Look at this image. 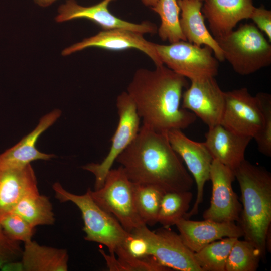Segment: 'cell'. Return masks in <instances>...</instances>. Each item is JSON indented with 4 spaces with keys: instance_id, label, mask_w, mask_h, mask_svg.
Returning a JSON list of instances; mask_svg holds the SVG:
<instances>
[{
    "instance_id": "obj_1",
    "label": "cell",
    "mask_w": 271,
    "mask_h": 271,
    "mask_svg": "<svg viewBox=\"0 0 271 271\" xmlns=\"http://www.w3.org/2000/svg\"><path fill=\"white\" fill-rule=\"evenodd\" d=\"M188 87L186 78L162 65L153 70L137 69L126 92L143 124L166 133L185 129L196 119L194 113L181 106L183 91Z\"/></svg>"
},
{
    "instance_id": "obj_2",
    "label": "cell",
    "mask_w": 271,
    "mask_h": 271,
    "mask_svg": "<svg viewBox=\"0 0 271 271\" xmlns=\"http://www.w3.org/2000/svg\"><path fill=\"white\" fill-rule=\"evenodd\" d=\"M116 161L133 183L155 186L165 193L190 191L193 185V178L166 133L143 124Z\"/></svg>"
},
{
    "instance_id": "obj_3",
    "label": "cell",
    "mask_w": 271,
    "mask_h": 271,
    "mask_svg": "<svg viewBox=\"0 0 271 271\" xmlns=\"http://www.w3.org/2000/svg\"><path fill=\"white\" fill-rule=\"evenodd\" d=\"M240 187L242 206L238 221L244 240L266 256L271 224V174L245 159L234 171Z\"/></svg>"
},
{
    "instance_id": "obj_4",
    "label": "cell",
    "mask_w": 271,
    "mask_h": 271,
    "mask_svg": "<svg viewBox=\"0 0 271 271\" xmlns=\"http://www.w3.org/2000/svg\"><path fill=\"white\" fill-rule=\"evenodd\" d=\"M55 198L61 202H71L80 210L84 222L83 230L86 241L105 246L110 255L124 245L131 236L112 215L99 206L91 197L88 190L83 195L73 194L59 183L52 186Z\"/></svg>"
},
{
    "instance_id": "obj_5",
    "label": "cell",
    "mask_w": 271,
    "mask_h": 271,
    "mask_svg": "<svg viewBox=\"0 0 271 271\" xmlns=\"http://www.w3.org/2000/svg\"><path fill=\"white\" fill-rule=\"evenodd\" d=\"M224 60L241 75H247L271 64V45L253 24H241L221 36L214 37Z\"/></svg>"
},
{
    "instance_id": "obj_6",
    "label": "cell",
    "mask_w": 271,
    "mask_h": 271,
    "mask_svg": "<svg viewBox=\"0 0 271 271\" xmlns=\"http://www.w3.org/2000/svg\"><path fill=\"white\" fill-rule=\"evenodd\" d=\"M88 191L94 202L114 217L128 232L146 225L136 208L133 183L121 166L109 171L100 189Z\"/></svg>"
},
{
    "instance_id": "obj_7",
    "label": "cell",
    "mask_w": 271,
    "mask_h": 271,
    "mask_svg": "<svg viewBox=\"0 0 271 271\" xmlns=\"http://www.w3.org/2000/svg\"><path fill=\"white\" fill-rule=\"evenodd\" d=\"M155 48L163 65L190 81L217 75L218 60L208 46L180 40L169 45L156 43Z\"/></svg>"
},
{
    "instance_id": "obj_8",
    "label": "cell",
    "mask_w": 271,
    "mask_h": 271,
    "mask_svg": "<svg viewBox=\"0 0 271 271\" xmlns=\"http://www.w3.org/2000/svg\"><path fill=\"white\" fill-rule=\"evenodd\" d=\"M116 105L118 122L111 139V145L108 153L101 163H92L82 167L83 169L94 175V190L103 186L106 175L117 158L133 141L140 128L141 118L134 102L126 91L117 96Z\"/></svg>"
},
{
    "instance_id": "obj_9",
    "label": "cell",
    "mask_w": 271,
    "mask_h": 271,
    "mask_svg": "<svg viewBox=\"0 0 271 271\" xmlns=\"http://www.w3.org/2000/svg\"><path fill=\"white\" fill-rule=\"evenodd\" d=\"M131 233L144 238L149 244V255L165 266L180 271H202L194 252L184 244L179 234L169 228L163 227L152 231L144 225Z\"/></svg>"
},
{
    "instance_id": "obj_10",
    "label": "cell",
    "mask_w": 271,
    "mask_h": 271,
    "mask_svg": "<svg viewBox=\"0 0 271 271\" xmlns=\"http://www.w3.org/2000/svg\"><path fill=\"white\" fill-rule=\"evenodd\" d=\"M220 124L240 135L255 138L262 130L263 115L259 100L246 88L225 92Z\"/></svg>"
},
{
    "instance_id": "obj_11",
    "label": "cell",
    "mask_w": 271,
    "mask_h": 271,
    "mask_svg": "<svg viewBox=\"0 0 271 271\" xmlns=\"http://www.w3.org/2000/svg\"><path fill=\"white\" fill-rule=\"evenodd\" d=\"M169 143L192 174L196 184L197 195L192 208L185 215L189 219L198 212L202 202L206 183L210 180V172L213 160L204 142H196L188 138L181 129H174L166 133Z\"/></svg>"
},
{
    "instance_id": "obj_12",
    "label": "cell",
    "mask_w": 271,
    "mask_h": 271,
    "mask_svg": "<svg viewBox=\"0 0 271 271\" xmlns=\"http://www.w3.org/2000/svg\"><path fill=\"white\" fill-rule=\"evenodd\" d=\"M235 179L233 170L213 160L210 172L212 196L210 205L203 213L204 219L219 222H238L242 205L232 188Z\"/></svg>"
},
{
    "instance_id": "obj_13",
    "label": "cell",
    "mask_w": 271,
    "mask_h": 271,
    "mask_svg": "<svg viewBox=\"0 0 271 271\" xmlns=\"http://www.w3.org/2000/svg\"><path fill=\"white\" fill-rule=\"evenodd\" d=\"M225 103L214 77L191 81L183 93L181 106L200 118L209 128L220 124Z\"/></svg>"
},
{
    "instance_id": "obj_14",
    "label": "cell",
    "mask_w": 271,
    "mask_h": 271,
    "mask_svg": "<svg viewBox=\"0 0 271 271\" xmlns=\"http://www.w3.org/2000/svg\"><path fill=\"white\" fill-rule=\"evenodd\" d=\"M155 44L146 39L140 32L124 29L103 30L65 48L62 55L67 56L90 47L115 51L135 49L147 55L155 66H160L163 64L157 54Z\"/></svg>"
},
{
    "instance_id": "obj_15",
    "label": "cell",
    "mask_w": 271,
    "mask_h": 271,
    "mask_svg": "<svg viewBox=\"0 0 271 271\" xmlns=\"http://www.w3.org/2000/svg\"><path fill=\"white\" fill-rule=\"evenodd\" d=\"M115 0H103L88 7L78 5L74 0H67L58 9L55 18L57 22L77 19H85L99 25L103 30L124 29L152 35L157 33L158 28L153 22L145 21L134 23L122 20L112 14L108 9L109 4Z\"/></svg>"
},
{
    "instance_id": "obj_16",
    "label": "cell",
    "mask_w": 271,
    "mask_h": 271,
    "mask_svg": "<svg viewBox=\"0 0 271 271\" xmlns=\"http://www.w3.org/2000/svg\"><path fill=\"white\" fill-rule=\"evenodd\" d=\"M187 247L194 253L208 244L224 237L243 236L240 227L234 222H216L204 219L193 221L182 218L175 224Z\"/></svg>"
},
{
    "instance_id": "obj_17",
    "label": "cell",
    "mask_w": 271,
    "mask_h": 271,
    "mask_svg": "<svg viewBox=\"0 0 271 271\" xmlns=\"http://www.w3.org/2000/svg\"><path fill=\"white\" fill-rule=\"evenodd\" d=\"M61 114L56 109L42 117L38 125L18 143L0 154V171L20 169L39 160H48L53 154L42 153L37 149L36 143L40 135L51 126Z\"/></svg>"
},
{
    "instance_id": "obj_18",
    "label": "cell",
    "mask_w": 271,
    "mask_h": 271,
    "mask_svg": "<svg viewBox=\"0 0 271 271\" xmlns=\"http://www.w3.org/2000/svg\"><path fill=\"white\" fill-rule=\"evenodd\" d=\"M202 11L214 37L233 30L243 19H249L254 8L252 0H204Z\"/></svg>"
},
{
    "instance_id": "obj_19",
    "label": "cell",
    "mask_w": 271,
    "mask_h": 271,
    "mask_svg": "<svg viewBox=\"0 0 271 271\" xmlns=\"http://www.w3.org/2000/svg\"><path fill=\"white\" fill-rule=\"evenodd\" d=\"M205 139L204 143L213 159L234 171L245 160L246 149L252 138L218 124L209 128Z\"/></svg>"
},
{
    "instance_id": "obj_20",
    "label": "cell",
    "mask_w": 271,
    "mask_h": 271,
    "mask_svg": "<svg viewBox=\"0 0 271 271\" xmlns=\"http://www.w3.org/2000/svg\"><path fill=\"white\" fill-rule=\"evenodd\" d=\"M180 9V26L186 40L197 46L210 47L216 58L224 60L223 52L209 32L201 12L202 2L197 0H177Z\"/></svg>"
},
{
    "instance_id": "obj_21",
    "label": "cell",
    "mask_w": 271,
    "mask_h": 271,
    "mask_svg": "<svg viewBox=\"0 0 271 271\" xmlns=\"http://www.w3.org/2000/svg\"><path fill=\"white\" fill-rule=\"evenodd\" d=\"M38 192L37 179L31 164L20 169L0 171V218L11 212L24 196Z\"/></svg>"
},
{
    "instance_id": "obj_22",
    "label": "cell",
    "mask_w": 271,
    "mask_h": 271,
    "mask_svg": "<svg viewBox=\"0 0 271 271\" xmlns=\"http://www.w3.org/2000/svg\"><path fill=\"white\" fill-rule=\"evenodd\" d=\"M21 261L24 271H67V250L41 245L32 240L25 242Z\"/></svg>"
},
{
    "instance_id": "obj_23",
    "label": "cell",
    "mask_w": 271,
    "mask_h": 271,
    "mask_svg": "<svg viewBox=\"0 0 271 271\" xmlns=\"http://www.w3.org/2000/svg\"><path fill=\"white\" fill-rule=\"evenodd\" d=\"M11 212L14 213L35 227L39 225H52L55 221L53 207L49 198L39 192L22 198Z\"/></svg>"
},
{
    "instance_id": "obj_24",
    "label": "cell",
    "mask_w": 271,
    "mask_h": 271,
    "mask_svg": "<svg viewBox=\"0 0 271 271\" xmlns=\"http://www.w3.org/2000/svg\"><path fill=\"white\" fill-rule=\"evenodd\" d=\"M133 190L136 208L141 219L147 226L155 225L165 193L155 186L133 183Z\"/></svg>"
},
{
    "instance_id": "obj_25",
    "label": "cell",
    "mask_w": 271,
    "mask_h": 271,
    "mask_svg": "<svg viewBox=\"0 0 271 271\" xmlns=\"http://www.w3.org/2000/svg\"><path fill=\"white\" fill-rule=\"evenodd\" d=\"M151 8L160 16L161 24L157 33L162 40L170 43L186 41L180 26V9L177 0H158Z\"/></svg>"
},
{
    "instance_id": "obj_26",
    "label": "cell",
    "mask_w": 271,
    "mask_h": 271,
    "mask_svg": "<svg viewBox=\"0 0 271 271\" xmlns=\"http://www.w3.org/2000/svg\"><path fill=\"white\" fill-rule=\"evenodd\" d=\"M238 239L226 237L211 242L194 253L196 262L202 271H225L227 258Z\"/></svg>"
},
{
    "instance_id": "obj_27",
    "label": "cell",
    "mask_w": 271,
    "mask_h": 271,
    "mask_svg": "<svg viewBox=\"0 0 271 271\" xmlns=\"http://www.w3.org/2000/svg\"><path fill=\"white\" fill-rule=\"evenodd\" d=\"M192 198L190 191L165 193L161 201L158 222L166 228L175 225L188 212Z\"/></svg>"
},
{
    "instance_id": "obj_28",
    "label": "cell",
    "mask_w": 271,
    "mask_h": 271,
    "mask_svg": "<svg viewBox=\"0 0 271 271\" xmlns=\"http://www.w3.org/2000/svg\"><path fill=\"white\" fill-rule=\"evenodd\" d=\"M261 256L250 242L237 239L227 259L225 271H255Z\"/></svg>"
},
{
    "instance_id": "obj_29",
    "label": "cell",
    "mask_w": 271,
    "mask_h": 271,
    "mask_svg": "<svg viewBox=\"0 0 271 271\" xmlns=\"http://www.w3.org/2000/svg\"><path fill=\"white\" fill-rule=\"evenodd\" d=\"M99 252L104 257L110 271H167L169 268L160 263L154 257L150 255L139 258L133 256L129 252L120 258L107 254L103 250Z\"/></svg>"
},
{
    "instance_id": "obj_30",
    "label": "cell",
    "mask_w": 271,
    "mask_h": 271,
    "mask_svg": "<svg viewBox=\"0 0 271 271\" xmlns=\"http://www.w3.org/2000/svg\"><path fill=\"white\" fill-rule=\"evenodd\" d=\"M0 225L11 239L24 243L32 240L35 227L19 215L10 212L0 218Z\"/></svg>"
},
{
    "instance_id": "obj_31",
    "label": "cell",
    "mask_w": 271,
    "mask_h": 271,
    "mask_svg": "<svg viewBox=\"0 0 271 271\" xmlns=\"http://www.w3.org/2000/svg\"><path fill=\"white\" fill-rule=\"evenodd\" d=\"M259 100L263 115L262 130L254 138L258 151L264 155L271 156V95L260 92L256 95Z\"/></svg>"
},
{
    "instance_id": "obj_32",
    "label": "cell",
    "mask_w": 271,
    "mask_h": 271,
    "mask_svg": "<svg viewBox=\"0 0 271 271\" xmlns=\"http://www.w3.org/2000/svg\"><path fill=\"white\" fill-rule=\"evenodd\" d=\"M20 242L11 239L0 225V269L5 263L21 259Z\"/></svg>"
},
{
    "instance_id": "obj_33",
    "label": "cell",
    "mask_w": 271,
    "mask_h": 271,
    "mask_svg": "<svg viewBox=\"0 0 271 271\" xmlns=\"http://www.w3.org/2000/svg\"><path fill=\"white\" fill-rule=\"evenodd\" d=\"M257 28L263 32L271 42V11L264 7H254L250 18Z\"/></svg>"
},
{
    "instance_id": "obj_34",
    "label": "cell",
    "mask_w": 271,
    "mask_h": 271,
    "mask_svg": "<svg viewBox=\"0 0 271 271\" xmlns=\"http://www.w3.org/2000/svg\"><path fill=\"white\" fill-rule=\"evenodd\" d=\"M124 246L134 257L143 258L149 255V247L147 241L143 237L131 233Z\"/></svg>"
},
{
    "instance_id": "obj_35",
    "label": "cell",
    "mask_w": 271,
    "mask_h": 271,
    "mask_svg": "<svg viewBox=\"0 0 271 271\" xmlns=\"http://www.w3.org/2000/svg\"><path fill=\"white\" fill-rule=\"evenodd\" d=\"M0 269L3 271H24L21 260L7 262L4 264Z\"/></svg>"
},
{
    "instance_id": "obj_36",
    "label": "cell",
    "mask_w": 271,
    "mask_h": 271,
    "mask_svg": "<svg viewBox=\"0 0 271 271\" xmlns=\"http://www.w3.org/2000/svg\"><path fill=\"white\" fill-rule=\"evenodd\" d=\"M35 3L41 7H47L56 0H34Z\"/></svg>"
},
{
    "instance_id": "obj_37",
    "label": "cell",
    "mask_w": 271,
    "mask_h": 271,
    "mask_svg": "<svg viewBox=\"0 0 271 271\" xmlns=\"http://www.w3.org/2000/svg\"><path fill=\"white\" fill-rule=\"evenodd\" d=\"M158 1V0H142V2L145 6L151 8L156 4Z\"/></svg>"
},
{
    "instance_id": "obj_38",
    "label": "cell",
    "mask_w": 271,
    "mask_h": 271,
    "mask_svg": "<svg viewBox=\"0 0 271 271\" xmlns=\"http://www.w3.org/2000/svg\"><path fill=\"white\" fill-rule=\"evenodd\" d=\"M197 1H200L201 2H203L204 1V0H197Z\"/></svg>"
}]
</instances>
